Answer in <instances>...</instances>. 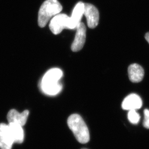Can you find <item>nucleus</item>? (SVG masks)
Segmentation results:
<instances>
[{
  "label": "nucleus",
  "instance_id": "0eeeda50",
  "mask_svg": "<svg viewBox=\"0 0 149 149\" xmlns=\"http://www.w3.org/2000/svg\"><path fill=\"white\" fill-rule=\"evenodd\" d=\"M76 30V35L71 45V50L73 52H78L82 49L86 41V28L85 24L81 22Z\"/></svg>",
  "mask_w": 149,
  "mask_h": 149
},
{
  "label": "nucleus",
  "instance_id": "9b49d317",
  "mask_svg": "<svg viewBox=\"0 0 149 149\" xmlns=\"http://www.w3.org/2000/svg\"><path fill=\"white\" fill-rule=\"evenodd\" d=\"M128 76L130 80L133 83H139L142 80L144 75V70L141 65L132 64L128 69Z\"/></svg>",
  "mask_w": 149,
  "mask_h": 149
},
{
  "label": "nucleus",
  "instance_id": "f8f14e48",
  "mask_svg": "<svg viewBox=\"0 0 149 149\" xmlns=\"http://www.w3.org/2000/svg\"><path fill=\"white\" fill-rule=\"evenodd\" d=\"M13 136L14 143H21L24 141V133L22 127L17 124H8Z\"/></svg>",
  "mask_w": 149,
  "mask_h": 149
},
{
  "label": "nucleus",
  "instance_id": "2eb2a0df",
  "mask_svg": "<svg viewBox=\"0 0 149 149\" xmlns=\"http://www.w3.org/2000/svg\"><path fill=\"white\" fill-rule=\"evenodd\" d=\"M145 39L146 40V41L148 42V43L149 44V33H146V34L145 35Z\"/></svg>",
  "mask_w": 149,
  "mask_h": 149
},
{
  "label": "nucleus",
  "instance_id": "dca6fc26",
  "mask_svg": "<svg viewBox=\"0 0 149 149\" xmlns=\"http://www.w3.org/2000/svg\"><path fill=\"white\" fill-rule=\"evenodd\" d=\"M85 149V148H83V149Z\"/></svg>",
  "mask_w": 149,
  "mask_h": 149
},
{
  "label": "nucleus",
  "instance_id": "ddd939ff",
  "mask_svg": "<svg viewBox=\"0 0 149 149\" xmlns=\"http://www.w3.org/2000/svg\"><path fill=\"white\" fill-rule=\"evenodd\" d=\"M128 119L130 122L136 125L139 122L141 117L136 110H130L128 111Z\"/></svg>",
  "mask_w": 149,
  "mask_h": 149
},
{
  "label": "nucleus",
  "instance_id": "20e7f679",
  "mask_svg": "<svg viewBox=\"0 0 149 149\" xmlns=\"http://www.w3.org/2000/svg\"><path fill=\"white\" fill-rule=\"evenodd\" d=\"M49 29L54 34L60 33L65 29L72 30L70 17L65 14H58L51 20Z\"/></svg>",
  "mask_w": 149,
  "mask_h": 149
},
{
  "label": "nucleus",
  "instance_id": "f257e3e1",
  "mask_svg": "<svg viewBox=\"0 0 149 149\" xmlns=\"http://www.w3.org/2000/svg\"><path fill=\"white\" fill-rule=\"evenodd\" d=\"M63 72L60 69L52 68L45 73L41 82V88L45 94L55 96L61 91L62 85L60 83Z\"/></svg>",
  "mask_w": 149,
  "mask_h": 149
},
{
  "label": "nucleus",
  "instance_id": "4468645a",
  "mask_svg": "<svg viewBox=\"0 0 149 149\" xmlns=\"http://www.w3.org/2000/svg\"><path fill=\"white\" fill-rule=\"evenodd\" d=\"M144 118L143 125L144 127L149 129V110L145 109L144 111Z\"/></svg>",
  "mask_w": 149,
  "mask_h": 149
},
{
  "label": "nucleus",
  "instance_id": "f03ea898",
  "mask_svg": "<svg viewBox=\"0 0 149 149\" xmlns=\"http://www.w3.org/2000/svg\"><path fill=\"white\" fill-rule=\"evenodd\" d=\"M67 124L73 133L76 139L81 143L85 144L90 141V133L87 126L82 117L73 114L68 117Z\"/></svg>",
  "mask_w": 149,
  "mask_h": 149
},
{
  "label": "nucleus",
  "instance_id": "423d86ee",
  "mask_svg": "<svg viewBox=\"0 0 149 149\" xmlns=\"http://www.w3.org/2000/svg\"><path fill=\"white\" fill-rule=\"evenodd\" d=\"M14 143L8 125L0 124V149H11Z\"/></svg>",
  "mask_w": 149,
  "mask_h": 149
},
{
  "label": "nucleus",
  "instance_id": "39448f33",
  "mask_svg": "<svg viewBox=\"0 0 149 149\" xmlns=\"http://www.w3.org/2000/svg\"><path fill=\"white\" fill-rule=\"evenodd\" d=\"M84 15L86 17L89 28L94 29L97 27L99 20V13L96 6L90 3H85Z\"/></svg>",
  "mask_w": 149,
  "mask_h": 149
},
{
  "label": "nucleus",
  "instance_id": "1a4fd4ad",
  "mask_svg": "<svg viewBox=\"0 0 149 149\" xmlns=\"http://www.w3.org/2000/svg\"><path fill=\"white\" fill-rule=\"evenodd\" d=\"M29 114V111L28 110H25L21 113L14 109L10 110L7 116L8 124H17L23 127L26 123Z\"/></svg>",
  "mask_w": 149,
  "mask_h": 149
},
{
  "label": "nucleus",
  "instance_id": "9d476101",
  "mask_svg": "<svg viewBox=\"0 0 149 149\" xmlns=\"http://www.w3.org/2000/svg\"><path fill=\"white\" fill-rule=\"evenodd\" d=\"M85 3L79 1L74 6L72 15L70 17L72 30L76 29L81 22L82 17L84 15Z\"/></svg>",
  "mask_w": 149,
  "mask_h": 149
},
{
  "label": "nucleus",
  "instance_id": "7ed1b4c3",
  "mask_svg": "<svg viewBox=\"0 0 149 149\" xmlns=\"http://www.w3.org/2000/svg\"><path fill=\"white\" fill-rule=\"evenodd\" d=\"M62 9V6L58 0H46L44 1L38 13L39 26L45 27L50 19L59 14Z\"/></svg>",
  "mask_w": 149,
  "mask_h": 149
},
{
  "label": "nucleus",
  "instance_id": "6e6552de",
  "mask_svg": "<svg viewBox=\"0 0 149 149\" xmlns=\"http://www.w3.org/2000/svg\"><path fill=\"white\" fill-rule=\"evenodd\" d=\"M142 106V100L136 94H131L127 96L122 101V107L124 110H136L141 109Z\"/></svg>",
  "mask_w": 149,
  "mask_h": 149
}]
</instances>
